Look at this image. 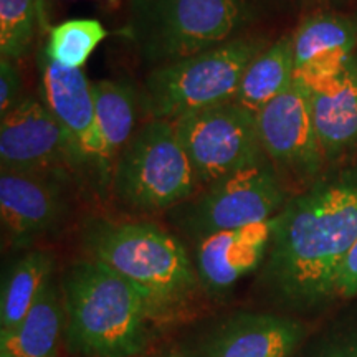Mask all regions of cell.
Segmentation results:
<instances>
[{"label":"cell","mask_w":357,"mask_h":357,"mask_svg":"<svg viewBox=\"0 0 357 357\" xmlns=\"http://www.w3.org/2000/svg\"><path fill=\"white\" fill-rule=\"evenodd\" d=\"M296 2L310 7H336L344 3L346 0H296Z\"/></svg>","instance_id":"cell-27"},{"label":"cell","mask_w":357,"mask_h":357,"mask_svg":"<svg viewBox=\"0 0 357 357\" xmlns=\"http://www.w3.org/2000/svg\"><path fill=\"white\" fill-rule=\"evenodd\" d=\"M293 82V37L291 33H284L268 43L247 66L234 102L257 118L271 101L287 91Z\"/></svg>","instance_id":"cell-19"},{"label":"cell","mask_w":357,"mask_h":357,"mask_svg":"<svg viewBox=\"0 0 357 357\" xmlns=\"http://www.w3.org/2000/svg\"><path fill=\"white\" fill-rule=\"evenodd\" d=\"M22 96V75L15 61L0 58V118L10 113Z\"/></svg>","instance_id":"cell-23"},{"label":"cell","mask_w":357,"mask_h":357,"mask_svg":"<svg viewBox=\"0 0 357 357\" xmlns=\"http://www.w3.org/2000/svg\"><path fill=\"white\" fill-rule=\"evenodd\" d=\"M0 357H10V356H7V354H0Z\"/></svg>","instance_id":"cell-31"},{"label":"cell","mask_w":357,"mask_h":357,"mask_svg":"<svg viewBox=\"0 0 357 357\" xmlns=\"http://www.w3.org/2000/svg\"><path fill=\"white\" fill-rule=\"evenodd\" d=\"M106 37L108 32L100 20L71 19L53 26L42 52L53 63L82 70Z\"/></svg>","instance_id":"cell-21"},{"label":"cell","mask_w":357,"mask_h":357,"mask_svg":"<svg viewBox=\"0 0 357 357\" xmlns=\"http://www.w3.org/2000/svg\"><path fill=\"white\" fill-rule=\"evenodd\" d=\"M0 172L82 174L68 134L40 98L24 96L0 118Z\"/></svg>","instance_id":"cell-11"},{"label":"cell","mask_w":357,"mask_h":357,"mask_svg":"<svg viewBox=\"0 0 357 357\" xmlns=\"http://www.w3.org/2000/svg\"><path fill=\"white\" fill-rule=\"evenodd\" d=\"M271 231L273 218L197 240L190 255L202 291L222 300L245 276L260 270L270 248Z\"/></svg>","instance_id":"cell-13"},{"label":"cell","mask_w":357,"mask_h":357,"mask_svg":"<svg viewBox=\"0 0 357 357\" xmlns=\"http://www.w3.org/2000/svg\"><path fill=\"white\" fill-rule=\"evenodd\" d=\"M141 357H146V356H141Z\"/></svg>","instance_id":"cell-32"},{"label":"cell","mask_w":357,"mask_h":357,"mask_svg":"<svg viewBox=\"0 0 357 357\" xmlns=\"http://www.w3.org/2000/svg\"><path fill=\"white\" fill-rule=\"evenodd\" d=\"M40 100L68 134L82 174L91 177L96 149L95 96L93 82L83 70L53 63L40 50Z\"/></svg>","instance_id":"cell-14"},{"label":"cell","mask_w":357,"mask_h":357,"mask_svg":"<svg viewBox=\"0 0 357 357\" xmlns=\"http://www.w3.org/2000/svg\"><path fill=\"white\" fill-rule=\"evenodd\" d=\"M252 0H129V37L151 70L247 35Z\"/></svg>","instance_id":"cell-4"},{"label":"cell","mask_w":357,"mask_h":357,"mask_svg":"<svg viewBox=\"0 0 357 357\" xmlns=\"http://www.w3.org/2000/svg\"><path fill=\"white\" fill-rule=\"evenodd\" d=\"M65 339L77 357H141L155 324L146 296L95 258L71 261L60 276Z\"/></svg>","instance_id":"cell-3"},{"label":"cell","mask_w":357,"mask_h":357,"mask_svg":"<svg viewBox=\"0 0 357 357\" xmlns=\"http://www.w3.org/2000/svg\"><path fill=\"white\" fill-rule=\"evenodd\" d=\"M66 314L60 278L53 276L15 329L0 334V354L10 357H58Z\"/></svg>","instance_id":"cell-18"},{"label":"cell","mask_w":357,"mask_h":357,"mask_svg":"<svg viewBox=\"0 0 357 357\" xmlns=\"http://www.w3.org/2000/svg\"><path fill=\"white\" fill-rule=\"evenodd\" d=\"M352 22H354V26H356V33H357V13L354 17H352Z\"/></svg>","instance_id":"cell-30"},{"label":"cell","mask_w":357,"mask_h":357,"mask_svg":"<svg viewBox=\"0 0 357 357\" xmlns=\"http://www.w3.org/2000/svg\"><path fill=\"white\" fill-rule=\"evenodd\" d=\"M93 96L96 111V149L91 178L98 190L108 194L116 159L144 121V102L141 89L124 79L93 82Z\"/></svg>","instance_id":"cell-16"},{"label":"cell","mask_w":357,"mask_h":357,"mask_svg":"<svg viewBox=\"0 0 357 357\" xmlns=\"http://www.w3.org/2000/svg\"><path fill=\"white\" fill-rule=\"evenodd\" d=\"M306 337L303 321L287 312L235 310L205 319L189 333L181 357H294Z\"/></svg>","instance_id":"cell-10"},{"label":"cell","mask_w":357,"mask_h":357,"mask_svg":"<svg viewBox=\"0 0 357 357\" xmlns=\"http://www.w3.org/2000/svg\"><path fill=\"white\" fill-rule=\"evenodd\" d=\"M55 276V257L43 248H30L15 258L2 276L0 334L13 331Z\"/></svg>","instance_id":"cell-20"},{"label":"cell","mask_w":357,"mask_h":357,"mask_svg":"<svg viewBox=\"0 0 357 357\" xmlns=\"http://www.w3.org/2000/svg\"><path fill=\"white\" fill-rule=\"evenodd\" d=\"M305 357H349V354H347L346 344L344 341H342L341 333H337L321 342V344L316 347L311 354H307Z\"/></svg>","instance_id":"cell-25"},{"label":"cell","mask_w":357,"mask_h":357,"mask_svg":"<svg viewBox=\"0 0 357 357\" xmlns=\"http://www.w3.org/2000/svg\"><path fill=\"white\" fill-rule=\"evenodd\" d=\"M263 154L291 195L323 177L326 158L312 118L311 91L294 79L257 116Z\"/></svg>","instance_id":"cell-9"},{"label":"cell","mask_w":357,"mask_h":357,"mask_svg":"<svg viewBox=\"0 0 357 357\" xmlns=\"http://www.w3.org/2000/svg\"><path fill=\"white\" fill-rule=\"evenodd\" d=\"M357 298V238L342 261L336 278V300Z\"/></svg>","instance_id":"cell-24"},{"label":"cell","mask_w":357,"mask_h":357,"mask_svg":"<svg viewBox=\"0 0 357 357\" xmlns=\"http://www.w3.org/2000/svg\"><path fill=\"white\" fill-rule=\"evenodd\" d=\"M200 190L171 121L144 119L116 159L111 197L132 213L169 212Z\"/></svg>","instance_id":"cell-6"},{"label":"cell","mask_w":357,"mask_h":357,"mask_svg":"<svg viewBox=\"0 0 357 357\" xmlns=\"http://www.w3.org/2000/svg\"><path fill=\"white\" fill-rule=\"evenodd\" d=\"M162 357H181V356L177 354V351H167L166 354H164Z\"/></svg>","instance_id":"cell-29"},{"label":"cell","mask_w":357,"mask_h":357,"mask_svg":"<svg viewBox=\"0 0 357 357\" xmlns=\"http://www.w3.org/2000/svg\"><path fill=\"white\" fill-rule=\"evenodd\" d=\"M293 195L266 158L200 187L195 195L169 211V220L192 242L218 231L268 222Z\"/></svg>","instance_id":"cell-7"},{"label":"cell","mask_w":357,"mask_h":357,"mask_svg":"<svg viewBox=\"0 0 357 357\" xmlns=\"http://www.w3.org/2000/svg\"><path fill=\"white\" fill-rule=\"evenodd\" d=\"M341 336L342 341H344L349 357H357V328L341 331Z\"/></svg>","instance_id":"cell-26"},{"label":"cell","mask_w":357,"mask_h":357,"mask_svg":"<svg viewBox=\"0 0 357 357\" xmlns=\"http://www.w3.org/2000/svg\"><path fill=\"white\" fill-rule=\"evenodd\" d=\"M79 240L86 257L106 263L144 294L155 324L184 314L202 291L184 242L158 223L93 215L83 220Z\"/></svg>","instance_id":"cell-2"},{"label":"cell","mask_w":357,"mask_h":357,"mask_svg":"<svg viewBox=\"0 0 357 357\" xmlns=\"http://www.w3.org/2000/svg\"><path fill=\"white\" fill-rule=\"evenodd\" d=\"M266 47L265 38L247 33L151 70L141 89L146 119L176 121L234 101L247 66Z\"/></svg>","instance_id":"cell-5"},{"label":"cell","mask_w":357,"mask_h":357,"mask_svg":"<svg viewBox=\"0 0 357 357\" xmlns=\"http://www.w3.org/2000/svg\"><path fill=\"white\" fill-rule=\"evenodd\" d=\"M38 0H0V56L19 61L32 48Z\"/></svg>","instance_id":"cell-22"},{"label":"cell","mask_w":357,"mask_h":357,"mask_svg":"<svg viewBox=\"0 0 357 357\" xmlns=\"http://www.w3.org/2000/svg\"><path fill=\"white\" fill-rule=\"evenodd\" d=\"M312 118L326 162L357 147V53L341 73L311 89Z\"/></svg>","instance_id":"cell-17"},{"label":"cell","mask_w":357,"mask_h":357,"mask_svg":"<svg viewBox=\"0 0 357 357\" xmlns=\"http://www.w3.org/2000/svg\"><path fill=\"white\" fill-rule=\"evenodd\" d=\"M75 178L68 174L0 172V218L12 248L30 250L61 229Z\"/></svg>","instance_id":"cell-12"},{"label":"cell","mask_w":357,"mask_h":357,"mask_svg":"<svg viewBox=\"0 0 357 357\" xmlns=\"http://www.w3.org/2000/svg\"><path fill=\"white\" fill-rule=\"evenodd\" d=\"M200 187L265 159L258 123L234 101L171 121Z\"/></svg>","instance_id":"cell-8"},{"label":"cell","mask_w":357,"mask_h":357,"mask_svg":"<svg viewBox=\"0 0 357 357\" xmlns=\"http://www.w3.org/2000/svg\"><path fill=\"white\" fill-rule=\"evenodd\" d=\"M252 2L255 3L258 8H273L278 6L281 0H252Z\"/></svg>","instance_id":"cell-28"},{"label":"cell","mask_w":357,"mask_h":357,"mask_svg":"<svg viewBox=\"0 0 357 357\" xmlns=\"http://www.w3.org/2000/svg\"><path fill=\"white\" fill-rule=\"evenodd\" d=\"M357 238V167L323 176L294 194L273 218L257 284L283 311L336 300V278Z\"/></svg>","instance_id":"cell-1"},{"label":"cell","mask_w":357,"mask_h":357,"mask_svg":"<svg viewBox=\"0 0 357 357\" xmlns=\"http://www.w3.org/2000/svg\"><path fill=\"white\" fill-rule=\"evenodd\" d=\"M291 37L294 79L310 91L341 73L357 53L354 22L333 10L307 13Z\"/></svg>","instance_id":"cell-15"}]
</instances>
